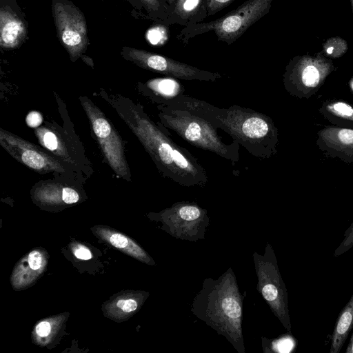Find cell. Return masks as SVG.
<instances>
[{"label":"cell","instance_id":"34","mask_svg":"<svg viewBox=\"0 0 353 353\" xmlns=\"http://www.w3.org/2000/svg\"><path fill=\"white\" fill-rule=\"evenodd\" d=\"M81 58L88 65H90L91 67H93V61H92V59L90 57H89L88 56H85V55H81Z\"/></svg>","mask_w":353,"mask_h":353},{"label":"cell","instance_id":"14","mask_svg":"<svg viewBox=\"0 0 353 353\" xmlns=\"http://www.w3.org/2000/svg\"><path fill=\"white\" fill-rule=\"evenodd\" d=\"M143 87L145 94L158 105L166 104L185 92L178 79L170 77L150 79Z\"/></svg>","mask_w":353,"mask_h":353},{"label":"cell","instance_id":"21","mask_svg":"<svg viewBox=\"0 0 353 353\" xmlns=\"http://www.w3.org/2000/svg\"><path fill=\"white\" fill-rule=\"evenodd\" d=\"M147 10L164 22L172 12L165 0H141Z\"/></svg>","mask_w":353,"mask_h":353},{"label":"cell","instance_id":"19","mask_svg":"<svg viewBox=\"0 0 353 353\" xmlns=\"http://www.w3.org/2000/svg\"><path fill=\"white\" fill-rule=\"evenodd\" d=\"M320 135L321 139L332 150L353 154V130L328 128L321 131Z\"/></svg>","mask_w":353,"mask_h":353},{"label":"cell","instance_id":"4","mask_svg":"<svg viewBox=\"0 0 353 353\" xmlns=\"http://www.w3.org/2000/svg\"><path fill=\"white\" fill-rule=\"evenodd\" d=\"M161 123L186 142L213 152L234 165L239 161L240 145L223 142L214 128L191 105L188 95L181 94L172 101L157 106Z\"/></svg>","mask_w":353,"mask_h":353},{"label":"cell","instance_id":"25","mask_svg":"<svg viewBox=\"0 0 353 353\" xmlns=\"http://www.w3.org/2000/svg\"><path fill=\"white\" fill-rule=\"evenodd\" d=\"M234 0H205L204 9L207 17L215 14L230 5Z\"/></svg>","mask_w":353,"mask_h":353},{"label":"cell","instance_id":"12","mask_svg":"<svg viewBox=\"0 0 353 353\" xmlns=\"http://www.w3.org/2000/svg\"><path fill=\"white\" fill-rule=\"evenodd\" d=\"M0 144L14 159L39 174L65 172V168L59 159L2 128L0 129Z\"/></svg>","mask_w":353,"mask_h":353},{"label":"cell","instance_id":"7","mask_svg":"<svg viewBox=\"0 0 353 353\" xmlns=\"http://www.w3.org/2000/svg\"><path fill=\"white\" fill-rule=\"evenodd\" d=\"M79 100L105 161L117 175L130 181L131 175L121 137L105 114L90 99L84 96L80 97Z\"/></svg>","mask_w":353,"mask_h":353},{"label":"cell","instance_id":"31","mask_svg":"<svg viewBox=\"0 0 353 353\" xmlns=\"http://www.w3.org/2000/svg\"><path fill=\"white\" fill-rule=\"evenodd\" d=\"M50 324L47 321H41L36 327V332L40 336H48L50 332Z\"/></svg>","mask_w":353,"mask_h":353},{"label":"cell","instance_id":"29","mask_svg":"<svg viewBox=\"0 0 353 353\" xmlns=\"http://www.w3.org/2000/svg\"><path fill=\"white\" fill-rule=\"evenodd\" d=\"M160 27H156L150 30L147 34L148 40L154 45H157L159 43L162 42V38H164V30Z\"/></svg>","mask_w":353,"mask_h":353},{"label":"cell","instance_id":"1","mask_svg":"<svg viewBox=\"0 0 353 353\" xmlns=\"http://www.w3.org/2000/svg\"><path fill=\"white\" fill-rule=\"evenodd\" d=\"M103 92V97L137 137L163 177L184 187L207 185L205 168L188 150L170 138L167 128L154 123L141 105L118 94L110 96Z\"/></svg>","mask_w":353,"mask_h":353},{"label":"cell","instance_id":"36","mask_svg":"<svg viewBox=\"0 0 353 353\" xmlns=\"http://www.w3.org/2000/svg\"><path fill=\"white\" fill-rule=\"evenodd\" d=\"M350 84V87L353 91V78L351 79Z\"/></svg>","mask_w":353,"mask_h":353},{"label":"cell","instance_id":"10","mask_svg":"<svg viewBox=\"0 0 353 353\" xmlns=\"http://www.w3.org/2000/svg\"><path fill=\"white\" fill-rule=\"evenodd\" d=\"M121 54L140 68L176 79L214 82L223 77L220 73L201 70L144 50L123 47Z\"/></svg>","mask_w":353,"mask_h":353},{"label":"cell","instance_id":"20","mask_svg":"<svg viewBox=\"0 0 353 353\" xmlns=\"http://www.w3.org/2000/svg\"><path fill=\"white\" fill-rule=\"evenodd\" d=\"M294 346L292 336L285 335L276 339L270 340L262 338V347L264 352H289Z\"/></svg>","mask_w":353,"mask_h":353},{"label":"cell","instance_id":"16","mask_svg":"<svg viewBox=\"0 0 353 353\" xmlns=\"http://www.w3.org/2000/svg\"><path fill=\"white\" fill-rule=\"evenodd\" d=\"M353 328V294L341 311L331 336L330 353H339Z\"/></svg>","mask_w":353,"mask_h":353},{"label":"cell","instance_id":"2","mask_svg":"<svg viewBox=\"0 0 353 353\" xmlns=\"http://www.w3.org/2000/svg\"><path fill=\"white\" fill-rule=\"evenodd\" d=\"M236 277L229 268L218 279L203 280L190 311L200 321L224 336L239 353H245L242 330L243 300Z\"/></svg>","mask_w":353,"mask_h":353},{"label":"cell","instance_id":"13","mask_svg":"<svg viewBox=\"0 0 353 353\" xmlns=\"http://www.w3.org/2000/svg\"><path fill=\"white\" fill-rule=\"evenodd\" d=\"M27 29L23 21L8 7L0 10V46L2 49L18 48L27 37Z\"/></svg>","mask_w":353,"mask_h":353},{"label":"cell","instance_id":"22","mask_svg":"<svg viewBox=\"0 0 353 353\" xmlns=\"http://www.w3.org/2000/svg\"><path fill=\"white\" fill-rule=\"evenodd\" d=\"M347 50V42L339 37L329 38L323 45L324 53L332 58H339Z\"/></svg>","mask_w":353,"mask_h":353},{"label":"cell","instance_id":"28","mask_svg":"<svg viewBox=\"0 0 353 353\" xmlns=\"http://www.w3.org/2000/svg\"><path fill=\"white\" fill-rule=\"evenodd\" d=\"M26 121L28 126L37 128L41 124L43 117L40 112L32 111L28 114Z\"/></svg>","mask_w":353,"mask_h":353},{"label":"cell","instance_id":"8","mask_svg":"<svg viewBox=\"0 0 353 353\" xmlns=\"http://www.w3.org/2000/svg\"><path fill=\"white\" fill-rule=\"evenodd\" d=\"M172 237L196 242L204 239L210 224L208 211L193 201H178L157 214Z\"/></svg>","mask_w":353,"mask_h":353},{"label":"cell","instance_id":"26","mask_svg":"<svg viewBox=\"0 0 353 353\" xmlns=\"http://www.w3.org/2000/svg\"><path fill=\"white\" fill-rule=\"evenodd\" d=\"M108 239L112 245L119 249H124L129 245L134 244V242L129 241L128 238L119 233L112 234Z\"/></svg>","mask_w":353,"mask_h":353},{"label":"cell","instance_id":"35","mask_svg":"<svg viewBox=\"0 0 353 353\" xmlns=\"http://www.w3.org/2000/svg\"><path fill=\"white\" fill-rule=\"evenodd\" d=\"M165 1L168 3V4L172 8L174 7V5L176 2V0H165Z\"/></svg>","mask_w":353,"mask_h":353},{"label":"cell","instance_id":"24","mask_svg":"<svg viewBox=\"0 0 353 353\" xmlns=\"http://www.w3.org/2000/svg\"><path fill=\"white\" fill-rule=\"evenodd\" d=\"M353 247V222L343 234V239L335 250L333 256L337 257Z\"/></svg>","mask_w":353,"mask_h":353},{"label":"cell","instance_id":"23","mask_svg":"<svg viewBox=\"0 0 353 353\" xmlns=\"http://www.w3.org/2000/svg\"><path fill=\"white\" fill-rule=\"evenodd\" d=\"M326 110L332 115L353 122V108L343 101L329 103Z\"/></svg>","mask_w":353,"mask_h":353},{"label":"cell","instance_id":"9","mask_svg":"<svg viewBox=\"0 0 353 353\" xmlns=\"http://www.w3.org/2000/svg\"><path fill=\"white\" fill-rule=\"evenodd\" d=\"M52 9L59 40L70 60L75 61L89 44L84 14L68 0H53Z\"/></svg>","mask_w":353,"mask_h":353},{"label":"cell","instance_id":"11","mask_svg":"<svg viewBox=\"0 0 353 353\" xmlns=\"http://www.w3.org/2000/svg\"><path fill=\"white\" fill-rule=\"evenodd\" d=\"M333 69L332 61L319 54L294 57L285 68L283 83L292 94L297 95L317 87Z\"/></svg>","mask_w":353,"mask_h":353},{"label":"cell","instance_id":"30","mask_svg":"<svg viewBox=\"0 0 353 353\" xmlns=\"http://www.w3.org/2000/svg\"><path fill=\"white\" fill-rule=\"evenodd\" d=\"M117 305L125 312H131L134 311L138 307V303L132 299L119 300Z\"/></svg>","mask_w":353,"mask_h":353},{"label":"cell","instance_id":"32","mask_svg":"<svg viewBox=\"0 0 353 353\" xmlns=\"http://www.w3.org/2000/svg\"><path fill=\"white\" fill-rule=\"evenodd\" d=\"M74 254L77 258L83 260H88L92 257L90 251L83 247L77 249L74 252Z\"/></svg>","mask_w":353,"mask_h":353},{"label":"cell","instance_id":"3","mask_svg":"<svg viewBox=\"0 0 353 353\" xmlns=\"http://www.w3.org/2000/svg\"><path fill=\"white\" fill-rule=\"evenodd\" d=\"M188 99L214 128L228 133L253 157L262 160L277 152L279 132L269 116L238 105L221 108L190 96Z\"/></svg>","mask_w":353,"mask_h":353},{"label":"cell","instance_id":"17","mask_svg":"<svg viewBox=\"0 0 353 353\" xmlns=\"http://www.w3.org/2000/svg\"><path fill=\"white\" fill-rule=\"evenodd\" d=\"M34 133L40 143L53 153L63 163H74L65 141L54 130L48 126H41L34 130Z\"/></svg>","mask_w":353,"mask_h":353},{"label":"cell","instance_id":"27","mask_svg":"<svg viewBox=\"0 0 353 353\" xmlns=\"http://www.w3.org/2000/svg\"><path fill=\"white\" fill-rule=\"evenodd\" d=\"M28 262L30 268L33 270H38L42 265L43 259L41 254L37 251L30 252L28 257Z\"/></svg>","mask_w":353,"mask_h":353},{"label":"cell","instance_id":"15","mask_svg":"<svg viewBox=\"0 0 353 353\" xmlns=\"http://www.w3.org/2000/svg\"><path fill=\"white\" fill-rule=\"evenodd\" d=\"M205 0H176L172 13L164 21L166 24L187 26L201 22L207 17Z\"/></svg>","mask_w":353,"mask_h":353},{"label":"cell","instance_id":"33","mask_svg":"<svg viewBox=\"0 0 353 353\" xmlns=\"http://www.w3.org/2000/svg\"><path fill=\"white\" fill-rule=\"evenodd\" d=\"M345 353H353V332L351 336L350 342L347 346V348L345 350Z\"/></svg>","mask_w":353,"mask_h":353},{"label":"cell","instance_id":"5","mask_svg":"<svg viewBox=\"0 0 353 353\" xmlns=\"http://www.w3.org/2000/svg\"><path fill=\"white\" fill-rule=\"evenodd\" d=\"M274 0H247L237 8L210 22L185 26L176 38L188 43L193 37L213 31L219 41L232 44L254 23L269 12Z\"/></svg>","mask_w":353,"mask_h":353},{"label":"cell","instance_id":"37","mask_svg":"<svg viewBox=\"0 0 353 353\" xmlns=\"http://www.w3.org/2000/svg\"><path fill=\"white\" fill-rule=\"evenodd\" d=\"M350 2H351L352 10V13H353V0H350Z\"/></svg>","mask_w":353,"mask_h":353},{"label":"cell","instance_id":"6","mask_svg":"<svg viewBox=\"0 0 353 353\" xmlns=\"http://www.w3.org/2000/svg\"><path fill=\"white\" fill-rule=\"evenodd\" d=\"M252 257L257 279V290L266 301L272 312L285 330L291 333L288 292L271 244L268 242L264 253L254 252Z\"/></svg>","mask_w":353,"mask_h":353},{"label":"cell","instance_id":"18","mask_svg":"<svg viewBox=\"0 0 353 353\" xmlns=\"http://www.w3.org/2000/svg\"><path fill=\"white\" fill-rule=\"evenodd\" d=\"M37 188V192L46 201H54L59 198L65 204L77 203L79 199L78 192L73 188L64 185L54 181H43Z\"/></svg>","mask_w":353,"mask_h":353}]
</instances>
